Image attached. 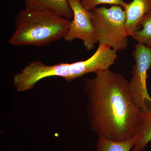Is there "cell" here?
<instances>
[{
	"label": "cell",
	"mask_w": 151,
	"mask_h": 151,
	"mask_svg": "<svg viewBox=\"0 0 151 151\" xmlns=\"http://www.w3.org/2000/svg\"><path fill=\"white\" fill-rule=\"evenodd\" d=\"M84 80L89 124L98 137L124 142L134 137L142 111L130 93L129 81L110 69Z\"/></svg>",
	"instance_id": "1"
},
{
	"label": "cell",
	"mask_w": 151,
	"mask_h": 151,
	"mask_svg": "<svg viewBox=\"0 0 151 151\" xmlns=\"http://www.w3.org/2000/svg\"><path fill=\"white\" fill-rule=\"evenodd\" d=\"M89 12L99 44L108 46L116 51L127 49L129 41L127 17L122 6L96 7Z\"/></svg>",
	"instance_id": "4"
},
{
	"label": "cell",
	"mask_w": 151,
	"mask_h": 151,
	"mask_svg": "<svg viewBox=\"0 0 151 151\" xmlns=\"http://www.w3.org/2000/svg\"><path fill=\"white\" fill-rule=\"evenodd\" d=\"M78 1H81V0H78Z\"/></svg>",
	"instance_id": "13"
},
{
	"label": "cell",
	"mask_w": 151,
	"mask_h": 151,
	"mask_svg": "<svg viewBox=\"0 0 151 151\" xmlns=\"http://www.w3.org/2000/svg\"><path fill=\"white\" fill-rule=\"evenodd\" d=\"M70 22L52 11L23 9L17 15L9 43L17 46H46L64 39Z\"/></svg>",
	"instance_id": "3"
},
{
	"label": "cell",
	"mask_w": 151,
	"mask_h": 151,
	"mask_svg": "<svg viewBox=\"0 0 151 151\" xmlns=\"http://www.w3.org/2000/svg\"><path fill=\"white\" fill-rule=\"evenodd\" d=\"M132 55L135 60L129 81L130 93L142 111L151 110V97L148 91V72L151 67V48L143 44H135Z\"/></svg>",
	"instance_id": "5"
},
{
	"label": "cell",
	"mask_w": 151,
	"mask_h": 151,
	"mask_svg": "<svg viewBox=\"0 0 151 151\" xmlns=\"http://www.w3.org/2000/svg\"><path fill=\"white\" fill-rule=\"evenodd\" d=\"M73 13V18L64 40L71 42L79 39L85 48L91 51L98 43L97 35L92 26L90 12L86 10L78 0H68Z\"/></svg>",
	"instance_id": "6"
},
{
	"label": "cell",
	"mask_w": 151,
	"mask_h": 151,
	"mask_svg": "<svg viewBox=\"0 0 151 151\" xmlns=\"http://www.w3.org/2000/svg\"><path fill=\"white\" fill-rule=\"evenodd\" d=\"M81 3L83 7L89 12L96 8L97 6L102 4L119 6L124 9L128 4L124 0H81Z\"/></svg>",
	"instance_id": "12"
},
{
	"label": "cell",
	"mask_w": 151,
	"mask_h": 151,
	"mask_svg": "<svg viewBox=\"0 0 151 151\" xmlns=\"http://www.w3.org/2000/svg\"><path fill=\"white\" fill-rule=\"evenodd\" d=\"M117 58V51L99 44L93 55L83 61L48 65L40 60H35L14 76V86L18 92H24L33 89L40 80L51 76L72 81L89 73L110 69Z\"/></svg>",
	"instance_id": "2"
},
{
	"label": "cell",
	"mask_w": 151,
	"mask_h": 151,
	"mask_svg": "<svg viewBox=\"0 0 151 151\" xmlns=\"http://www.w3.org/2000/svg\"><path fill=\"white\" fill-rule=\"evenodd\" d=\"M132 37L138 43L143 44L151 48V14L147 15L142 19L139 29Z\"/></svg>",
	"instance_id": "11"
},
{
	"label": "cell",
	"mask_w": 151,
	"mask_h": 151,
	"mask_svg": "<svg viewBox=\"0 0 151 151\" xmlns=\"http://www.w3.org/2000/svg\"><path fill=\"white\" fill-rule=\"evenodd\" d=\"M135 135L137 141L131 151H143L151 141V110L142 111Z\"/></svg>",
	"instance_id": "9"
},
{
	"label": "cell",
	"mask_w": 151,
	"mask_h": 151,
	"mask_svg": "<svg viewBox=\"0 0 151 151\" xmlns=\"http://www.w3.org/2000/svg\"><path fill=\"white\" fill-rule=\"evenodd\" d=\"M25 8L52 11L65 18H73V13L68 0H24Z\"/></svg>",
	"instance_id": "8"
},
{
	"label": "cell",
	"mask_w": 151,
	"mask_h": 151,
	"mask_svg": "<svg viewBox=\"0 0 151 151\" xmlns=\"http://www.w3.org/2000/svg\"><path fill=\"white\" fill-rule=\"evenodd\" d=\"M126 14V28L129 36L133 37L142 19L151 14V0H133L124 9Z\"/></svg>",
	"instance_id": "7"
},
{
	"label": "cell",
	"mask_w": 151,
	"mask_h": 151,
	"mask_svg": "<svg viewBox=\"0 0 151 151\" xmlns=\"http://www.w3.org/2000/svg\"><path fill=\"white\" fill-rule=\"evenodd\" d=\"M137 141L136 135L124 142H116L99 137L96 143V151H131Z\"/></svg>",
	"instance_id": "10"
}]
</instances>
